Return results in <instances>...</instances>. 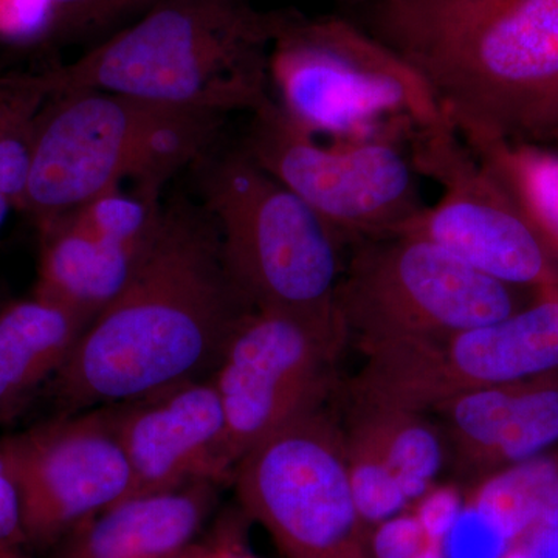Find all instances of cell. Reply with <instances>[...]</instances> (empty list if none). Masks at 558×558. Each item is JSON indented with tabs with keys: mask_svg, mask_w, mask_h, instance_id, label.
Returning <instances> with one entry per match:
<instances>
[{
	"mask_svg": "<svg viewBox=\"0 0 558 558\" xmlns=\"http://www.w3.org/2000/svg\"><path fill=\"white\" fill-rule=\"evenodd\" d=\"M252 311L205 208L183 199L161 205L126 288L54 376L58 398L73 409L119 405L205 379Z\"/></svg>",
	"mask_w": 558,
	"mask_h": 558,
	"instance_id": "obj_1",
	"label": "cell"
},
{
	"mask_svg": "<svg viewBox=\"0 0 558 558\" xmlns=\"http://www.w3.org/2000/svg\"><path fill=\"white\" fill-rule=\"evenodd\" d=\"M348 10L424 81L464 142L558 145V0H362Z\"/></svg>",
	"mask_w": 558,
	"mask_h": 558,
	"instance_id": "obj_2",
	"label": "cell"
},
{
	"mask_svg": "<svg viewBox=\"0 0 558 558\" xmlns=\"http://www.w3.org/2000/svg\"><path fill=\"white\" fill-rule=\"evenodd\" d=\"M284 17L247 0H156L78 60L44 72L47 86L252 113L271 97L270 49Z\"/></svg>",
	"mask_w": 558,
	"mask_h": 558,
	"instance_id": "obj_3",
	"label": "cell"
},
{
	"mask_svg": "<svg viewBox=\"0 0 558 558\" xmlns=\"http://www.w3.org/2000/svg\"><path fill=\"white\" fill-rule=\"evenodd\" d=\"M223 117L109 94H50L36 123L24 211L39 230L126 180L160 199L168 180L199 163Z\"/></svg>",
	"mask_w": 558,
	"mask_h": 558,
	"instance_id": "obj_4",
	"label": "cell"
},
{
	"mask_svg": "<svg viewBox=\"0 0 558 558\" xmlns=\"http://www.w3.org/2000/svg\"><path fill=\"white\" fill-rule=\"evenodd\" d=\"M202 207L255 311L300 319L348 348L339 288L349 242L241 148L199 161Z\"/></svg>",
	"mask_w": 558,
	"mask_h": 558,
	"instance_id": "obj_5",
	"label": "cell"
},
{
	"mask_svg": "<svg viewBox=\"0 0 558 558\" xmlns=\"http://www.w3.org/2000/svg\"><path fill=\"white\" fill-rule=\"evenodd\" d=\"M269 78L274 100L317 137L409 143L451 126L424 81L348 16H286Z\"/></svg>",
	"mask_w": 558,
	"mask_h": 558,
	"instance_id": "obj_6",
	"label": "cell"
},
{
	"mask_svg": "<svg viewBox=\"0 0 558 558\" xmlns=\"http://www.w3.org/2000/svg\"><path fill=\"white\" fill-rule=\"evenodd\" d=\"M537 292L495 281L422 238L387 234L349 242L339 311L348 347L366 357L498 322Z\"/></svg>",
	"mask_w": 558,
	"mask_h": 558,
	"instance_id": "obj_7",
	"label": "cell"
},
{
	"mask_svg": "<svg viewBox=\"0 0 558 558\" xmlns=\"http://www.w3.org/2000/svg\"><path fill=\"white\" fill-rule=\"evenodd\" d=\"M242 508L288 558H371L344 449L328 403L293 418L238 462Z\"/></svg>",
	"mask_w": 558,
	"mask_h": 558,
	"instance_id": "obj_8",
	"label": "cell"
},
{
	"mask_svg": "<svg viewBox=\"0 0 558 558\" xmlns=\"http://www.w3.org/2000/svg\"><path fill=\"white\" fill-rule=\"evenodd\" d=\"M403 143L376 137L326 145L270 97L250 113L241 149L351 242L398 233L427 207Z\"/></svg>",
	"mask_w": 558,
	"mask_h": 558,
	"instance_id": "obj_9",
	"label": "cell"
},
{
	"mask_svg": "<svg viewBox=\"0 0 558 558\" xmlns=\"http://www.w3.org/2000/svg\"><path fill=\"white\" fill-rule=\"evenodd\" d=\"M365 359L349 395L425 414L464 392L550 376L558 371V286L498 322Z\"/></svg>",
	"mask_w": 558,
	"mask_h": 558,
	"instance_id": "obj_10",
	"label": "cell"
},
{
	"mask_svg": "<svg viewBox=\"0 0 558 558\" xmlns=\"http://www.w3.org/2000/svg\"><path fill=\"white\" fill-rule=\"evenodd\" d=\"M407 145L418 175L435 180L440 196L395 234L433 242L512 288L558 286L548 250L453 126L418 131Z\"/></svg>",
	"mask_w": 558,
	"mask_h": 558,
	"instance_id": "obj_11",
	"label": "cell"
},
{
	"mask_svg": "<svg viewBox=\"0 0 558 558\" xmlns=\"http://www.w3.org/2000/svg\"><path fill=\"white\" fill-rule=\"evenodd\" d=\"M0 464L20 499L24 546L39 550L123 501L132 486L113 405L7 436Z\"/></svg>",
	"mask_w": 558,
	"mask_h": 558,
	"instance_id": "obj_12",
	"label": "cell"
},
{
	"mask_svg": "<svg viewBox=\"0 0 558 558\" xmlns=\"http://www.w3.org/2000/svg\"><path fill=\"white\" fill-rule=\"evenodd\" d=\"M344 349L289 315L252 311L242 318L211 374L233 468L271 433L328 403Z\"/></svg>",
	"mask_w": 558,
	"mask_h": 558,
	"instance_id": "obj_13",
	"label": "cell"
},
{
	"mask_svg": "<svg viewBox=\"0 0 558 558\" xmlns=\"http://www.w3.org/2000/svg\"><path fill=\"white\" fill-rule=\"evenodd\" d=\"M113 411L131 469L126 498L233 478L226 414L211 376L119 403Z\"/></svg>",
	"mask_w": 558,
	"mask_h": 558,
	"instance_id": "obj_14",
	"label": "cell"
},
{
	"mask_svg": "<svg viewBox=\"0 0 558 558\" xmlns=\"http://www.w3.org/2000/svg\"><path fill=\"white\" fill-rule=\"evenodd\" d=\"M218 484L199 481L148 497L126 498L51 548L50 558H174L196 542L215 509Z\"/></svg>",
	"mask_w": 558,
	"mask_h": 558,
	"instance_id": "obj_15",
	"label": "cell"
},
{
	"mask_svg": "<svg viewBox=\"0 0 558 558\" xmlns=\"http://www.w3.org/2000/svg\"><path fill=\"white\" fill-rule=\"evenodd\" d=\"M40 234L33 296L64 307L89 325L123 292L145 252L105 240L72 213L40 229Z\"/></svg>",
	"mask_w": 558,
	"mask_h": 558,
	"instance_id": "obj_16",
	"label": "cell"
},
{
	"mask_svg": "<svg viewBox=\"0 0 558 558\" xmlns=\"http://www.w3.org/2000/svg\"><path fill=\"white\" fill-rule=\"evenodd\" d=\"M87 326L36 296L0 311V418L13 416L43 381L57 376Z\"/></svg>",
	"mask_w": 558,
	"mask_h": 558,
	"instance_id": "obj_17",
	"label": "cell"
},
{
	"mask_svg": "<svg viewBox=\"0 0 558 558\" xmlns=\"http://www.w3.org/2000/svg\"><path fill=\"white\" fill-rule=\"evenodd\" d=\"M341 427L368 442L398 476L409 501H418L447 461L442 432L428 414L379 405L344 392Z\"/></svg>",
	"mask_w": 558,
	"mask_h": 558,
	"instance_id": "obj_18",
	"label": "cell"
},
{
	"mask_svg": "<svg viewBox=\"0 0 558 558\" xmlns=\"http://www.w3.org/2000/svg\"><path fill=\"white\" fill-rule=\"evenodd\" d=\"M468 143V142H465ZM558 266V149L534 143H468Z\"/></svg>",
	"mask_w": 558,
	"mask_h": 558,
	"instance_id": "obj_19",
	"label": "cell"
},
{
	"mask_svg": "<svg viewBox=\"0 0 558 558\" xmlns=\"http://www.w3.org/2000/svg\"><path fill=\"white\" fill-rule=\"evenodd\" d=\"M512 542L543 527L558 526V462L534 458L488 476L473 499Z\"/></svg>",
	"mask_w": 558,
	"mask_h": 558,
	"instance_id": "obj_20",
	"label": "cell"
},
{
	"mask_svg": "<svg viewBox=\"0 0 558 558\" xmlns=\"http://www.w3.org/2000/svg\"><path fill=\"white\" fill-rule=\"evenodd\" d=\"M49 97L44 73L0 78V190L13 208L24 207L36 123Z\"/></svg>",
	"mask_w": 558,
	"mask_h": 558,
	"instance_id": "obj_21",
	"label": "cell"
},
{
	"mask_svg": "<svg viewBox=\"0 0 558 558\" xmlns=\"http://www.w3.org/2000/svg\"><path fill=\"white\" fill-rule=\"evenodd\" d=\"M557 442L558 385L549 376L523 381L517 389L508 421L492 458L490 475L542 457L543 451Z\"/></svg>",
	"mask_w": 558,
	"mask_h": 558,
	"instance_id": "obj_22",
	"label": "cell"
},
{
	"mask_svg": "<svg viewBox=\"0 0 558 558\" xmlns=\"http://www.w3.org/2000/svg\"><path fill=\"white\" fill-rule=\"evenodd\" d=\"M160 199L135 191L110 190L72 211L81 223L101 238L131 250H143L159 226Z\"/></svg>",
	"mask_w": 558,
	"mask_h": 558,
	"instance_id": "obj_23",
	"label": "cell"
},
{
	"mask_svg": "<svg viewBox=\"0 0 558 558\" xmlns=\"http://www.w3.org/2000/svg\"><path fill=\"white\" fill-rule=\"evenodd\" d=\"M343 436L349 478L363 521L379 524L402 513L410 501L398 476L368 442L344 429Z\"/></svg>",
	"mask_w": 558,
	"mask_h": 558,
	"instance_id": "obj_24",
	"label": "cell"
},
{
	"mask_svg": "<svg viewBox=\"0 0 558 558\" xmlns=\"http://www.w3.org/2000/svg\"><path fill=\"white\" fill-rule=\"evenodd\" d=\"M509 539L478 509L464 506L449 535L444 538L446 558H505Z\"/></svg>",
	"mask_w": 558,
	"mask_h": 558,
	"instance_id": "obj_25",
	"label": "cell"
},
{
	"mask_svg": "<svg viewBox=\"0 0 558 558\" xmlns=\"http://www.w3.org/2000/svg\"><path fill=\"white\" fill-rule=\"evenodd\" d=\"M154 2L156 0H54L51 33L86 35L101 31L131 11Z\"/></svg>",
	"mask_w": 558,
	"mask_h": 558,
	"instance_id": "obj_26",
	"label": "cell"
},
{
	"mask_svg": "<svg viewBox=\"0 0 558 558\" xmlns=\"http://www.w3.org/2000/svg\"><path fill=\"white\" fill-rule=\"evenodd\" d=\"M54 0H0V38L32 43L50 35Z\"/></svg>",
	"mask_w": 558,
	"mask_h": 558,
	"instance_id": "obj_27",
	"label": "cell"
},
{
	"mask_svg": "<svg viewBox=\"0 0 558 558\" xmlns=\"http://www.w3.org/2000/svg\"><path fill=\"white\" fill-rule=\"evenodd\" d=\"M427 543L416 513H399L376 524L369 537L371 558H411Z\"/></svg>",
	"mask_w": 558,
	"mask_h": 558,
	"instance_id": "obj_28",
	"label": "cell"
},
{
	"mask_svg": "<svg viewBox=\"0 0 558 558\" xmlns=\"http://www.w3.org/2000/svg\"><path fill=\"white\" fill-rule=\"evenodd\" d=\"M464 505L453 487H433L421 499L416 517L427 542L442 543L461 515Z\"/></svg>",
	"mask_w": 558,
	"mask_h": 558,
	"instance_id": "obj_29",
	"label": "cell"
},
{
	"mask_svg": "<svg viewBox=\"0 0 558 558\" xmlns=\"http://www.w3.org/2000/svg\"><path fill=\"white\" fill-rule=\"evenodd\" d=\"M0 543L17 546V548L24 546L20 499L2 464H0Z\"/></svg>",
	"mask_w": 558,
	"mask_h": 558,
	"instance_id": "obj_30",
	"label": "cell"
},
{
	"mask_svg": "<svg viewBox=\"0 0 558 558\" xmlns=\"http://www.w3.org/2000/svg\"><path fill=\"white\" fill-rule=\"evenodd\" d=\"M174 558H256L245 553L236 543L230 539H208L204 543H191Z\"/></svg>",
	"mask_w": 558,
	"mask_h": 558,
	"instance_id": "obj_31",
	"label": "cell"
},
{
	"mask_svg": "<svg viewBox=\"0 0 558 558\" xmlns=\"http://www.w3.org/2000/svg\"><path fill=\"white\" fill-rule=\"evenodd\" d=\"M524 549L531 558H558V526L532 532Z\"/></svg>",
	"mask_w": 558,
	"mask_h": 558,
	"instance_id": "obj_32",
	"label": "cell"
},
{
	"mask_svg": "<svg viewBox=\"0 0 558 558\" xmlns=\"http://www.w3.org/2000/svg\"><path fill=\"white\" fill-rule=\"evenodd\" d=\"M411 558H446L444 556L442 543L427 542Z\"/></svg>",
	"mask_w": 558,
	"mask_h": 558,
	"instance_id": "obj_33",
	"label": "cell"
},
{
	"mask_svg": "<svg viewBox=\"0 0 558 558\" xmlns=\"http://www.w3.org/2000/svg\"><path fill=\"white\" fill-rule=\"evenodd\" d=\"M11 208H13V205H11L9 197L0 190V230H2L3 223H5L7 218H9Z\"/></svg>",
	"mask_w": 558,
	"mask_h": 558,
	"instance_id": "obj_34",
	"label": "cell"
},
{
	"mask_svg": "<svg viewBox=\"0 0 558 558\" xmlns=\"http://www.w3.org/2000/svg\"><path fill=\"white\" fill-rule=\"evenodd\" d=\"M0 558H25L22 556L21 548L13 545L0 543Z\"/></svg>",
	"mask_w": 558,
	"mask_h": 558,
	"instance_id": "obj_35",
	"label": "cell"
},
{
	"mask_svg": "<svg viewBox=\"0 0 558 558\" xmlns=\"http://www.w3.org/2000/svg\"><path fill=\"white\" fill-rule=\"evenodd\" d=\"M505 558H531V556H529L527 550L523 546V548L519 549H509Z\"/></svg>",
	"mask_w": 558,
	"mask_h": 558,
	"instance_id": "obj_36",
	"label": "cell"
},
{
	"mask_svg": "<svg viewBox=\"0 0 558 558\" xmlns=\"http://www.w3.org/2000/svg\"><path fill=\"white\" fill-rule=\"evenodd\" d=\"M339 2L343 3V5L349 7L355 5V3L362 2V0H339Z\"/></svg>",
	"mask_w": 558,
	"mask_h": 558,
	"instance_id": "obj_37",
	"label": "cell"
}]
</instances>
